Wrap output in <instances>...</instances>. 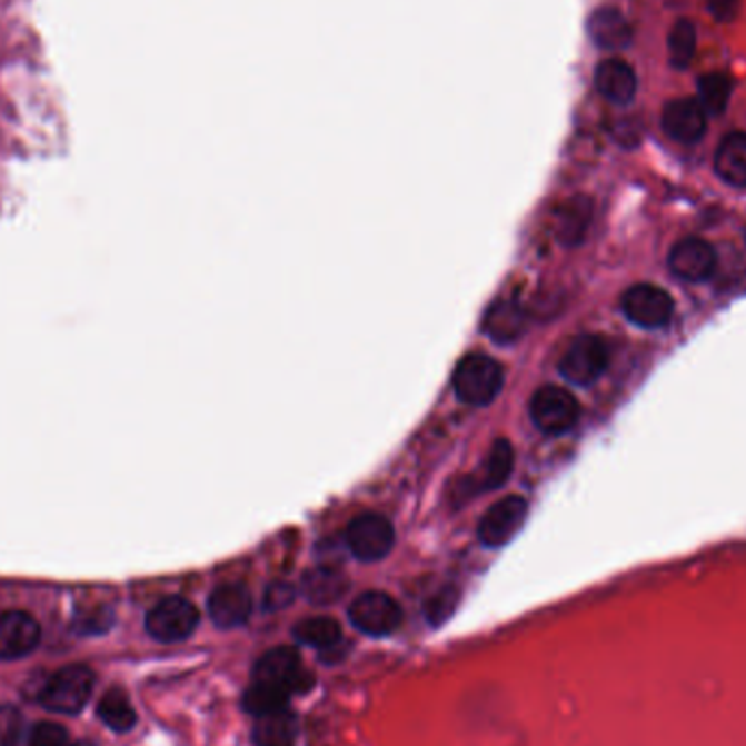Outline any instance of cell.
<instances>
[{
	"label": "cell",
	"mask_w": 746,
	"mask_h": 746,
	"mask_svg": "<svg viewBox=\"0 0 746 746\" xmlns=\"http://www.w3.org/2000/svg\"><path fill=\"white\" fill-rule=\"evenodd\" d=\"M288 700H290V692H287V689L253 682V686L245 692L242 707H245L247 714L258 718V716L285 709V707H288Z\"/></svg>",
	"instance_id": "25"
},
{
	"label": "cell",
	"mask_w": 746,
	"mask_h": 746,
	"mask_svg": "<svg viewBox=\"0 0 746 746\" xmlns=\"http://www.w3.org/2000/svg\"><path fill=\"white\" fill-rule=\"evenodd\" d=\"M301 591L312 605H332L344 598L347 578L332 568H315L304 576Z\"/></svg>",
	"instance_id": "20"
},
{
	"label": "cell",
	"mask_w": 746,
	"mask_h": 746,
	"mask_svg": "<svg viewBox=\"0 0 746 746\" xmlns=\"http://www.w3.org/2000/svg\"><path fill=\"white\" fill-rule=\"evenodd\" d=\"M596 90L614 106H627L637 92V74L625 59H603L594 72Z\"/></svg>",
	"instance_id": "15"
},
{
	"label": "cell",
	"mask_w": 746,
	"mask_h": 746,
	"mask_svg": "<svg viewBox=\"0 0 746 746\" xmlns=\"http://www.w3.org/2000/svg\"><path fill=\"white\" fill-rule=\"evenodd\" d=\"M514 471V448L507 439H500L491 446L480 471V489H498L507 483Z\"/></svg>",
	"instance_id": "21"
},
{
	"label": "cell",
	"mask_w": 746,
	"mask_h": 746,
	"mask_svg": "<svg viewBox=\"0 0 746 746\" xmlns=\"http://www.w3.org/2000/svg\"><path fill=\"white\" fill-rule=\"evenodd\" d=\"M505 385V371L498 360L487 354H467L455 374L452 387L460 402L487 406L494 402Z\"/></svg>",
	"instance_id": "1"
},
{
	"label": "cell",
	"mask_w": 746,
	"mask_h": 746,
	"mask_svg": "<svg viewBox=\"0 0 746 746\" xmlns=\"http://www.w3.org/2000/svg\"><path fill=\"white\" fill-rule=\"evenodd\" d=\"M589 38L603 51H623L631 44L633 27L616 7H600L589 18Z\"/></svg>",
	"instance_id": "16"
},
{
	"label": "cell",
	"mask_w": 746,
	"mask_h": 746,
	"mask_svg": "<svg viewBox=\"0 0 746 746\" xmlns=\"http://www.w3.org/2000/svg\"><path fill=\"white\" fill-rule=\"evenodd\" d=\"M483 330L498 344L517 341L524 332V315L516 301H496L483 321Z\"/></svg>",
	"instance_id": "19"
},
{
	"label": "cell",
	"mask_w": 746,
	"mask_h": 746,
	"mask_svg": "<svg viewBox=\"0 0 746 746\" xmlns=\"http://www.w3.org/2000/svg\"><path fill=\"white\" fill-rule=\"evenodd\" d=\"M27 746H68V732L58 723H38Z\"/></svg>",
	"instance_id": "29"
},
{
	"label": "cell",
	"mask_w": 746,
	"mask_h": 746,
	"mask_svg": "<svg viewBox=\"0 0 746 746\" xmlns=\"http://www.w3.org/2000/svg\"><path fill=\"white\" fill-rule=\"evenodd\" d=\"M297 641L315 648H332L341 639V625L326 616H315L308 620H301L295 627Z\"/></svg>",
	"instance_id": "24"
},
{
	"label": "cell",
	"mask_w": 746,
	"mask_h": 746,
	"mask_svg": "<svg viewBox=\"0 0 746 746\" xmlns=\"http://www.w3.org/2000/svg\"><path fill=\"white\" fill-rule=\"evenodd\" d=\"M526 517H528V503L521 496L503 498L480 519L478 539L487 548H503L517 537Z\"/></svg>",
	"instance_id": "10"
},
{
	"label": "cell",
	"mask_w": 746,
	"mask_h": 746,
	"mask_svg": "<svg viewBox=\"0 0 746 746\" xmlns=\"http://www.w3.org/2000/svg\"><path fill=\"white\" fill-rule=\"evenodd\" d=\"M696 53V29L688 18H682L673 24L668 33V58L677 70L688 68Z\"/></svg>",
	"instance_id": "26"
},
{
	"label": "cell",
	"mask_w": 746,
	"mask_h": 746,
	"mask_svg": "<svg viewBox=\"0 0 746 746\" xmlns=\"http://www.w3.org/2000/svg\"><path fill=\"white\" fill-rule=\"evenodd\" d=\"M662 127L675 142L696 145L707 131V112L696 97L675 99L662 112Z\"/></svg>",
	"instance_id": "11"
},
{
	"label": "cell",
	"mask_w": 746,
	"mask_h": 746,
	"mask_svg": "<svg viewBox=\"0 0 746 746\" xmlns=\"http://www.w3.org/2000/svg\"><path fill=\"white\" fill-rule=\"evenodd\" d=\"M70 746H95L92 743H86V740H81V743H74V745Z\"/></svg>",
	"instance_id": "33"
},
{
	"label": "cell",
	"mask_w": 746,
	"mask_h": 746,
	"mask_svg": "<svg viewBox=\"0 0 746 746\" xmlns=\"http://www.w3.org/2000/svg\"><path fill=\"white\" fill-rule=\"evenodd\" d=\"M253 682L276 688L287 689L290 694L306 692L312 686V675L301 668L299 653L290 646H278L265 653L253 666Z\"/></svg>",
	"instance_id": "6"
},
{
	"label": "cell",
	"mask_w": 746,
	"mask_h": 746,
	"mask_svg": "<svg viewBox=\"0 0 746 746\" xmlns=\"http://www.w3.org/2000/svg\"><path fill=\"white\" fill-rule=\"evenodd\" d=\"M349 620L358 631L382 637L402 625V607L385 591H365L349 607Z\"/></svg>",
	"instance_id": "7"
},
{
	"label": "cell",
	"mask_w": 746,
	"mask_h": 746,
	"mask_svg": "<svg viewBox=\"0 0 746 746\" xmlns=\"http://www.w3.org/2000/svg\"><path fill=\"white\" fill-rule=\"evenodd\" d=\"M345 544L356 559L380 561L391 553L396 544V530L387 517L362 514L349 521L345 530Z\"/></svg>",
	"instance_id": "4"
},
{
	"label": "cell",
	"mask_w": 746,
	"mask_h": 746,
	"mask_svg": "<svg viewBox=\"0 0 746 746\" xmlns=\"http://www.w3.org/2000/svg\"><path fill=\"white\" fill-rule=\"evenodd\" d=\"M24 734V718L13 705L0 707V746H18Z\"/></svg>",
	"instance_id": "28"
},
{
	"label": "cell",
	"mask_w": 746,
	"mask_h": 746,
	"mask_svg": "<svg viewBox=\"0 0 746 746\" xmlns=\"http://www.w3.org/2000/svg\"><path fill=\"white\" fill-rule=\"evenodd\" d=\"M670 271L686 282H703L716 269V251L707 240L684 238L668 256Z\"/></svg>",
	"instance_id": "12"
},
{
	"label": "cell",
	"mask_w": 746,
	"mask_h": 746,
	"mask_svg": "<svg viewBox=\"0 0 746 746\" xmlns=\"http://www.w3.org/2000/svg\"><path fill=\"white\" fill-rule=\"evenodd\" d=\"M292 587L287 585V583H276L267 589V596H265V607L267 609H282L292 603Z\"/></svg>",
	"instance_id": "31"
},
{
	"label": "cell",
	"mask_w": 746,
	"mask_h": 746,
	"mask_svg": "<svg viewBox=\"0 0 746 746\" xmlns=\"http://www.w3.org/2000/svg\"><path fill=\"white\" fill-rule=\"evenodd\" d=\"M698 103L707 115H723L732 99V79L725 72H707L698 79Z\"/></svg>",
	"instance_id": "23"
},
{
	"label": "cell",
	"mask_w": 746,
	"mask_h": 746,
	"mask_svg": "<svg viewBox=\"0 0 746 746\" xmlns=\"http://www.w3.org/2000/svg\"><path fill=\"white\" fill-rule=\"evenodd\" d=\"M40 625L24 611L0 614V659L13 662L33 653L40 644Z\"/></svg>",
	"instance_id": "13"
},
{
	"label": "cell",
	"mask_w": 746,
	"mask_h": 746,
	"mask_svg": "<svg viewBox=\"0 0 746 746\" xmlns=\"http://www.w3.org/2000/svg\"><path fill=\"white\" fill-rule=\"evenodd\" d=\"M578 417V400L561 387H541L530 400V419L544 435L559 437L570 432Z\"/></svg>",
	"instance_id": "3"
},
{
	"label": "cell",
	"mask_w": 746,
	"mask_h": 746,
	"mask_svg": "<svg viewBox=\"0 0 746 746\" xmlns=\"http://www.w3.org/2000/svg\"><path fill=\"white\" fill-rule=\"evenodd\" d=\"M95 689V673L86 666H68L56 673L40 694V703L61 716H77Z\"/></svg>",
	"instance_id": "2"
},
{
	"label": "cell",
	"mask_w": 746,
	"mask_h": 746,
	"mask_svg": "<svg viewBox=\"0 0 746 746\" xmlns=\"http://www.w3.org/2000/svg\"><path fill=\"white\" fill-rule=\"evenodd\" d=\"M623 312L639 328L659 330L673 321L675 301L664 288L635 285L623 295Z\"/></svg>",
	"instance_id": "8"
},
{
	"label": "cell",
	"mask_w": 746,
	"mask_h": 746,
	"mask_svg": "<svg viewBox=\"0 0 746 746\" xmlns=\"http://www.w3.org/2000/svg\"><path fill=\"white\" fill-rule=\"evenodd\" d=\"M251 594L245 585L226 583L217 587L208 600V611L219 629H236L251 616Z\"/></svg>",
	"instance_id": "14"
},
{
	"label": "cell",
	"mask_w": 746,
	"mask_h": 746,
	"mask_svg": "<svg viewBox=\"0 0 746 746\" xmlns=\"http://www.w3.org/2000/svg\"><path fill=\"white\" fill-rule=\"evenodd\" d=\"M145 625L153 639L162 644H175L195 633L199 625V611L190 600L171 596L149 611Z\"/></svg>",
	"instance_id": "9"
},
{
	"label": "cell",
	"mask_w": 746,
	"mask_h": 746,
	"mask_svg": "<svg viewBox=\"0 0 746 746\" xmlns=\"http://www.w3.org/2000/svg\"><path fill=\"white\" fill-rule=\"evenodd\" d=\"M295 738H297V718L288 707L256 718L253 745L292 746Z\"/></svg>",
	"instance_id": "18"
},
{
	"label": "cell",
	"mask_w": 746,
	"mask_h": 746,
	"mask_svg": "<svg viewBox=\"0 0 746 746\" xmlns=\"http://www.w3.org/2000/svg\"><path fill=\"white\" fill-rule=\"evenodd\" d=\"M607 365H609L607 344L596 335H583L566 349L559 362V371L576 387H589L605 374Z\"/></svg>",
	"instance_id": "5"
},
{
	"label": "cell",
	"mask_w": 746,
	"mask_h": 746,
	"mask_svg": "<svg viewBox=\"0 0 746 746\" xmlns=\"http://www.w3.org/2000/svg\"><path fill=\"white\" fill-rule=\"evenodd\" d=\"M709 13L718 20V22H732L736 20L738 11H740V0H709Z\"/></svg>",
	"instance_id": "32"
},
{
	"label": "cell",
	"mask_w": 746,
	"mask_h": 746,
	"mask_svg": "<svg viewBox=\"0 0 746 746\" xmlns=\"http://www.w3.org/2000/svg\"><path fill=\"white\" fill-rule=\"evenodd\" d=\"M457 607V591L455 589H446L441 591L439 596H435L430 603H428V609H426V616L432 625H441L446 623L452 611Z\"/></svg>",
	"instance_id": "30"
},
{
	"label": "cell",
	"mask_w": 746,
	"mask_h": 746,
	"mask_svg": "<svg viewBox=\"0 0 746 746\" xmlns=\"http://www.w3.org/2000/svg\"><path fill=\"white\" fill-rule=\"evenodd\" d=\"M589 219H591V206L589 201L585 199H575L570 201L561 217H559V236L564 242L568 245H576L583 236H585V230L589 226Z\"/></svg>",
	"instance_id": "27"
},
{
	"label": "cell",
	"mask_w": 746,
	"mask_h": 746,
	"mask_svg": "<svg viewBox=\"0 0 746 746\" xmlns=\"http://www.w3.org/2000/svg\"><path fill=\"white\" fill-rule=\"evenodd\" d=\"M97 714L110 729H115L118 734H125V732L133 729L136 723H138L136 709H133V705L129 703V698L122 689H110L101 698V703L97 707Z\"/></svg>",
	"instance_id": "22"
},
{
	"label": "cell",
	"mask_w": 746,
	"mask_h": 746,
	"mask_svg": "<svg viewBox=\"0 0 746 746\" xmlns=\"http://www.w3.org/2000/svg\"><path fill=\"white\" fill-rule=\"evenodd\" d=\"M714 169L718 177L736 188H746V133H729L714 158Z\"/></svg>",
	"instance_id": "17"
}]
</instances>
